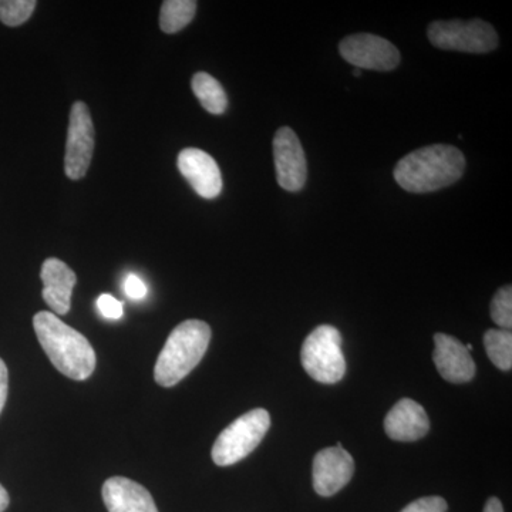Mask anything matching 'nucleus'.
<instances>
[{
    "label": "nucleus",
    "mask_w": 512,
    "mask_h": 512,
    "mask_svg": "<svg viewBox=\"0 0 512 512\" xmlns=\"http://www.w3.org/2000/svg\"><path fill=\"white\" fill-rule=\"evenodd\" d=\"M37 340L53 366L62 375L82 382L96 369V352L82 333L52 312H39L33 318Z\"/></svg>",
    "instance_id": "obj_1"
},
{
    "label": "nucleus",
    "mask_w": 512,
    "mask_h": 512,
    "mask_svg": "<svg viewBox=\"0 0 512 512\" xmlns=\"http://www.w3.org/2000/svg\"><path fill=\"white\" fill-rule=\"evenodd\" d=\"M466 168V158L457 147L434 144L413 151L394 168V178L414 194L439 191L457 183Z\"/></svg>",
    "instance_id": "obj_2"
},
{
    "label": "nucleus",
    "mask_w": 512,
    "mask_h": 512,
    "mask_svg": "<svg viewBox=\"0 0 512 512\" xmlns=\"http://www.w3.org/2000/svg\"><path fill=\"white\" fill-rule=\"evenodd\" d=\"M211 328L202 320H185L168 336L156 367L154 379L163 387H173L190 375L207 353Z\"/></svg>",
    "instance_id": "obj_3"
},
{
    "label": "nucleus",
    "mask_w": 512,
    "mask_h": 512,
    "mask_svg": "<svg viewBox=\"0 0 512 512\" xmlns=\"http://www.w3.org/2000/svg\"><path fill=\"white\" fill-rule=\"evenodd\" d=\"M269 427L268 410L255 409L242 414L218 436L212 447V460L220 467L234 466L261 444Z\"/></svg>",
    "instance_id": "obj_4"
},
{
    "label": "nucleus",
    "mask_w": 512,
    "mask_h": 512,
    "mask_svg": "<svg viewBox=\"0 0 512 512\" xmlns=\"http://www.w3.org/2000/svg\"><path fill=\"white\" fill-rule=\"evenodd\" d=\"M303 369L319 383L335 384L345 377L346 359L342 335L335 326L320 325L303 342Z\"/></svg>",
    "instance_id": "obj_5"
},
{
    "label": "nucleus",
    "mask_w": 512,
    "mask_h": 512,
    "mask_svg": "<svg viewBox=\"0 0 512 512\" xmlns=\"http://www.w3.org/2000/svg\"><path fill=\"white\" fill-rule=\"evenodd\" d=\"M429 39L431 45L443 50H456V52L483 53L493 52L498 46V35L490 23L484 20H448V22H434L429 26Z\"/></svg>",
    "instance_id": "obj_6"
},
{
    "label": "nucleus",
    "mask_w": 512,
    "mask_h": 512,
    "mask_svg": "<svg viewBox=\"0 0 512 512\" xmlns=\"http://www.w3.org/2000/svg\"><path fill=\"white\" fill-rule=\"evenodd\" d=\"M94 151V126L89 107L83 101H76L70 110L69 131H67L64 171L70 180H82L92 164Z\"/></svg>",
    "instance_id": "obj_7"
},
{
    "label": "nucleus",
    "mask_w": 512,
    "mask_h": 512,
    "mask_svg": "<svg viewBox=\"0 0 512 512\" xmlns=\"http://www.w3.org/2000/svg\"><path fill=\"white\" fill-rule=\"evenodd\" d=\"M340 55L356 69L390 72L400 63V52L383 37L360 33L345 37L339 45Z\"/></svg>",
    "instance_id": "obj_8"
},
{
    "label": "nucleus",
    "mask_w": 512,
    "mask_h": 512,
    "mask_svg": "<svg viewBox=\"0 0 512 512\" xmlns=\"http://www.w3.org/2000/svg\"><path fill=\"white\" fill-rule=\"evenodd\" d=\"M355 474V460L338 443L336 447L320 450L313 458L312 481L316 494L332 497L348 485Z\"/></svg>",
    "instance_id": "obj_9"
},
{
    "label": "nucleus",
    "mask_w": 512,
    "mask_h": 512,
    "mask_svg": "<svg viewBox=\"0 0 512 512\" xmlns=\"http://www.w3.org/2000/svg\"><path fill=\"white\" fill-rule=\"evenodd\" d=\"M276 180L286 191H301L308 177L305 153L295 131L282 127L274 138Z\"/></svg>",
    "instance_id": "obj_10"
},
{
    "label": "nucleus",
    "mask_w": 512,
    "mask_h": 512,
    "mask_svg": "<svg viewBox=\"0 0 512 512\" xmlns=\"http://www.w3.org/2000/svg\"><path fill=\"white\" fill-rule=\"evenodd\" d=\"M178 170L194 191L205 200H214L222 191V175L217 161L198 148H185L178 154Z\"/></svg>",
    "instance_id": "obj_11"
},
{
    "label": "nucleus",
    "mask_w": 512,
    "mask_h": 512,
    "mask_svg": "<svg viewBox=\"0 0 512 512\" xmlns=\"http://www.w3.org/2000/svg\"><path fill=\"white\" fill-rule=\"evenodd\" d=\"M433 360L443 379L450 383H467L476 376V363L466 345L454 336L434 335Z\"/></svg>",
    "instance_id": "obj_12"
},
{
    "label": "nucleus",
    "mask_w": 512,
    "mask_h": 512,
    "mask_svg": "<svg viewBox=\"0 0 512 512\" xmlns=\"http://www.w3.org/2000/svg\"><path fill=\"white\" fill-rule=\"evenodd\" d=\"M43 299L55 315H67L72 308L73 288L77 276L72 269L57 258L46 259L40 271Z\"/></svg>",
    "instance_id": "obj_13"
},
{
    "label": "nucleus",
    "mask_w": 512,
    "mask_h": 512,
    "mask_svg": "<svg viewBox=\"0 0 512 512\" xmlns=\"http://www.w3.org/2000/svg\"><path fill=\"white\" fill-rule=\"evenodd\" d=\"M384 430L394 441H417L429 433V416L421 404L412 399H402L387 413Z\"/></svg>",
    "instance_id": "obj_14"
},
{
    "label": "nucleus",
    "mask_w": 512,
    "mask_h": 512,
    "mask_svg": "<svg viewBox=\"0 0 512 512\" xmlns=\"http://www.w3.org/2000/svg\"><path fill=\"white\" fill-rule=\"evenodd\" d=\"M103 501L109 512H158L147 488L126 477H111L104 483Z\"/></svg>",
    "instance_id": "obj_15"
},
{
    "label": "nucleus",
    "mask_w": 512,
    "mask_h": 512,
    "mask_svg": "<svg viewBox=\"0 0 512 512\" xmlns=\"http://www.w3.org/2000/svg\"><path fill=\"white\" fill-rule=\"evenodd\" d=\"M192 92L200 100L201 106L208 113L220 116L225 113L228 107V97L221 83L211 76V74L200 72L194 74L191 82Z\"/></svg>",
    "instance_id": "obj_16"
},
{
    "label": "nucleus",
    "mask_w": 512,
    "mask_h": 512,
    "mask_svg": "<svg viewBox=\"0 0 512 512\" xmlns=\"http://www.w3.org/2000/svg\"><path fill=\"white\" fill-rule=\"evenodd\" d=\"M197 6L194 0H165L160 12L161 30L168 35L180 32L194 19Z\"/></svg>",
    "instance_id": "obj_17"
},
{
    "label": "nucleus",
    "mask_w": 512,
    "mask_h": 512,
    "mask_svg": "<svg viewBox=\"0 0 512 512\" xmlns=\"http://www.w3.org/2000/svg\"><path fill=\"white\" fill-rule=\"evenodd\" d=\"M484 346L493 365L503 372L512 367V333L511 330L490 329L485 332Z\"/></svg>",
    "instance_id": "obj_18"
},
{
    "label": "nucleus",
    "mask_w": 512,
    "mask_h": 512,
    "mask_svg": "<svg viewBox=\"0 0 512 512\" xmlns=\"http://www.w3.org/2000/svg\"><path fill=\"white\" fill-rule=\"evenodd\" d=\"M36 6L35 0H0V22L10 28L23 25L35 12Z\"/></svg>",
    "instance_id": "obj_19"
},
{
    "label": "nucleus",
    "mask_w": 512,
    "mask_h": 512,
    "mask_svg": "<svg viewBox=\"0 0 512 512\" xmlns=\"http://www.w3.org/2000/svg\"><path fill=\"white\" fill-rule=\"evenodd\" d=\"M491 319L501 329L512 328V288L511 285L503 286L495 293L491 302Z\"/></svg>",
    "instance_id": "obj_20"
},
{
    "label": "nucleus",
    "mask_w": 512,
    "mask_h": 512,
    "mask_svg": "<svg viewBox=\"0 0 512 512\" xmlns=\"http://www.w3.org/2000/svg\"><path fill=\"white\" fill-rule=\"evenodd\" d=\"M448 504L443 497L431 495V497H421L403 508L400 512H447Z\"/></svg>",
    "instance_id": "obj_21"
},
{
    "label": "nucleus",
    "mask_w": 512,
    "mask_h": 512,
    "mask_svg": "<svg viewBox=\"0 0 512 512\" xmlns=\"http://www.w3.org/2000/svg\"><path fill=\"white\" fill-rule=\"evenodd\" d=\"M97 309L107 319L117 320L123 316V305L109 293H103L97 299Z\"/></svg>",
    "instance_id": "obj_22"
},
{
    "label": "nucleus",
    "mask_w": 512,
    "mask_h": 512,
    "mask_svg": "<svg viewBox=\"0 0 512 512\" xmlns=\"http://www.w3.org/2000/svg\"><path fill=\"white\" fill-rule=\"evenodd\" d=\"M124 291H126L128 298L133 299V301H140L147 295V286L138 276L128 275L126 284H124Z\"/></svg>",
    "instance_id": "obj_23"
},
{
    "label": "nucleus",
    "mask_w": 512,
    "mask_h": 512,
    "mask_svg": "<svg viewBox=\"0 0 512 512\" xmlns=\"http://www.w3.org/2000/svg\"><path fill=\"white\" fill-rule=\"evenodd\" d=\"M9 373L5 362L0 359V413L5 407L6 399H8Z\"/></svg>",
    "instance_id": "obj_24"
},
{
    "label": "nucleus",
    "mask_w": 512,
    "mask_h": 512,
    "mask_svg": "<svg viewBox=\"0 0 512 512\" xmlns=\"http://www.w3.org/2000/svg\"><path fill=\"white\" fill-rule=\"evenodd\" d=\"M483 512H504L503 503L497 497L488 498Z\"/></svg>",
    "instance_id": "obj_25"
},
{
    "label": "nucleus",
    "mask_w": 512,
    "mask_h": 512,
    "mask_svg": "<svg viewBox=\"0 0 512 512\" xmlns=\"http://www.w3.org/2000/svg\"><path fill=\"white\" fill-rule=\"evenodd\" d=\"M9 494L8 491L3 488V485L0 484V512H5L6 508L9 507Z\"/></svg>",
    "instance_id": "obj_26"
},
{
    "label": "nucleus",
    "mask_w": 512,
    "mask_h": 512,
    "mask_svg": "<svg viewBox=\"0 0 512 512\" xmlns=\"http://www.w3.org/2000/svg\"><path fill=\"white\" fill-rule=\"evenodd\" d=\"M353 74H355V77H359L360 74H362V73H360L359 69H355V72H353Z\"/></svg>",
    "instance_id": "obj_27"
}]
</instances>
